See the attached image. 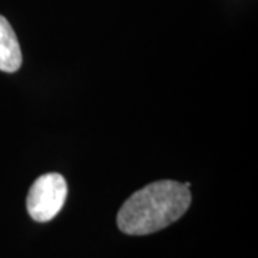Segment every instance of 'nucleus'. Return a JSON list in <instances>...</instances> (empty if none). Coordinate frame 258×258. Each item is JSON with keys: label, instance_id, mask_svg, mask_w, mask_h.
<instances>
[{"label": "nucleus", "instance_id": "f257e3e1", "mask_svg": "<svg viewBox=\"0 0 258 258\" xmlns=\"http://www.w3.org/2000/svg\"><path fill=\"white\" fill-rule=\"evenodd\" d=\"M192 201L189 188L162 179L134 192L120 207L116 224L126 235H149L169 227L188 211Z\"/></svg>", "mask_w": 258, "mask_h": 258}, {"label": "nucleus", "instance_id": "f03ea898", "mask_svg": "<svg viewBox=\"0 0 258 258\" xmlns=\"http://www.w3.org/2000/svg\"><path fill=\"white\" fill-rule=\"evenodd\" d=\"M68 198V182L57 172L43 174L29 189L26 208L32 220L49 222L63 208Z\"/></svg>", "mask_w": 258, "mask_h": 258}, {"label": "nucleus", "instance_id": "7ed1b4c3", "mask_svg": "<svg viewBox=\"0 0 258 258\" xmlns=\"http://www.w3.org/2000/svg\"><path fill=\"white\" fill-rule=\"evenodd\" d=\"M22 64L18 36L9 20L0 15V71L13 74Z\"/></svg>", "mask_w": 258, "mask_h": 258}]
</instances>
